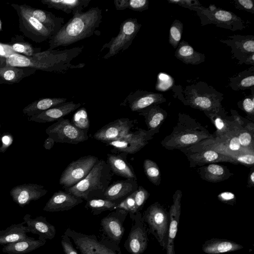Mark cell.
<instances>
[{
	"instance_id": "cell-46",
	"label": "cell",
	"mask_w": 254,
	"mask_h": 254,
	"mask_svg": "<svg viewBox=\"0 0 254 254\" xmlns=\"http://www.w3.org/2000/svg\"><path fill=\"white\" fill-rule=\"evenodd\" d=\"M243 110L248 114L253 115L254 113V88H252V94L246 96L243 100L239 102Z\"/></svg>"
},
{
	"instance_id": "cell-58",
	"label": "cell",
	"mask_w": 254,
	"mask_h": 254,
	"mask_svg": "<svg viewBox=\"0 0 254 254\" xmlns=\"http://www.w3.org/2000/svg\"><path fill=\"white\" fill-rule=\"evenodd\" d=\"M129 0H115L114 3L117 10H123L128 7Z\"/></svg>"
},
{
	"instance_id": "cell-60",
	"label": "cell",
	"mask_w": 254,
	"mask_h": 254,
	"mask_svg": "<svg viewBox=\"0 0 254 254\" xmlns=\"http://www.w3.org/2000/svg\"><path fill=\"white\" fill-rule=\"evenodd\" d=\"M250 181L252 182V184H254V172H253L250 175Z\"/></svg>"
},
{
	"instance_id": "cell-57",
	"label": "cell",
	"mask_w": 254,
	"mask_h": 254,
	"mask_svg": "<svg viewBox=\"0 0 254 254\" xmlns=\"http://www.w3.org/2000/svg\"><path fill=\"white\" fill-rule=\"evenodd\" d=\"M216 112H209L212 114V115L215 117L214 120V123L215 124V126L216 127L218 130L220 132H222L225 130L226 125H225V123L224 121L219 116H217L216 113Z\"/></svg>"
},
{
	"instance_id": "cell-40",
	"label": "cell",
	"mask_w": 254,
	"mask_h": 254,
	"mask_svg": "<svg viewBox=\"0 0 254 254\" xmlns=\"http://www.w3.org/2000/svg\"><path fill=\"white\" fill-rule=\"evenodd\" d=\"M183 30V24L180 20L175 19L169 30V42L174 49H176L181 40Z\"/></svg>"
},
{
	"instance_id": "cell-8",
	"label": "cell",
	"mask_w": 254,
	"mask_h": 254,
	"mask_svg": "<svg viewBox=\"0 0 254 254\" xmlns=\"http://www.w3.org/2000/svg\"><path fill=\"white\" fill-rule=\"evenodd\" d=\"M141 27V24L136 18H129L125 20L120 25L118 34L103 46L102 50L109 49L103 58L109 59L128 49Z\"/></svg>"
},
{
	"instance_id": "cell-47",
	"label": "cell",
	"mask_w": 254,
	"mask_h": 254,
	"mask_svg": "<svg viewBox=\"0 0 254 254\" xmlns=\"http://www.w3.org/2000/svg\"><path fill=\"white\" fill-rule=\"evenodd\" d=\"M169 3L178 4L179 5L197 12L202 7L200 2L195 0H168Z\"/></svg>"
},
{
	"instance_id": "cell-30",
	"label": "cell",
	"mask_w": 254,
	"mask_h": 254,
	"mask_svg": "<svg viewBox=\"0 0 254 254\" xmlns=\"http://www.w3.org/2000/svg\"><path fill=\"white\" fill-rule=\"evenodd\" d=\"M46 243L45 240H36L28 236L23 240L4 245L2 252L8 254H25L44 246Z\"/></svg>"
},
{
	"instance_id": "cell-54",
	"label": "cell",
	"mask_w": 254,
	"mask_h": 254,
	"mask_svg": "<svg viewBox=\"0 0 254 254\" xmlns=\"http://www.w3.org/2000/svg\"><path fill=\"white\" fill-rule=\"evenodd\" d=\"M1 145L0 153H4L13 142V136L10 133H5L1 138Z\"/></svg>"
},
{
	"instance_id": "cell-37",
	"label": "cell",
	"mask_w": 254,
	"mask_h": 254,
	"mask_svg": "<svg viewBox=\"0 0 254 254\" xmlns=\"http://www.w3.org/2000/svg\"><path fill=\"white\" fill-rule=\"evenodd\" d=\"M8 44L15 53L27 57H31L41 50V48L34 47L29 42L24 41L23 37L19 36L12 38Z\"/></svg>"
},
{
	"instance_id": "cell-22",
	"label": "cell",
	"mask_w": 254,
	"mask_h": 254,
	"mask_svg": "<svg viewBox=\"0 0 254 254\" xmlns=\"http://www.w3.org/2000/svg\"><path fill=\"white\" fill-rule=\"evenodd\" d=\"M181 192L180 190L176 191L173 196V203L170 209V222L166 248L167 254H176L174 241L178 231V225L181 214Z\"/></svg>"
},
{
	"instance_id": "cell-2",
	"label": "cell",
	"mask_w": 254,
	"mask_h": 254,
	"mask_svg": "<svg viewBox=\"0 0 254 254\" xmlns=\"http://www.w3.org/2000/svg\"><path fill=\"white\" fill-rule=\"evenodd\" d=\"M102 10L91 7L85 12L78 13L64 24L49 40V50L66 47L91 37L102 21Z\"/></svg>"
},
{
	"instance_id": "cell-50",
	"label": "cell",
	"mask_w": 254,
	"mask_h": 254,
	"mask_svg": "<svg viewBox=\"0 0 254 254\" xmlns=\"http://www.w3.org/2000/svg\"><path fill=\"white\" fill-rule=\"evenodd\" d=\"M61 238V245L64 254H78L68 236L64 234Z\"/></svg>"
},
{
	"instance_id": "cell-19",
	"label": "cell",
	"mask_w": 254,
	"mask_h": 254,
	"mask_svg": "<svg viewBox=\"0 0 254 254\" xmlns=\"http://www.w3.org/2000/svg\"><path fill=\"white\" fill-rule=\"evenodd\" d=\"M83 202V199L65 190L55 192L46 203L43 210L59 212L69 210Z\"/></svg>"
},
{
	"instance_id": "cell-51",
	"label": "cell",
	"mask_w": 254,
	"mask_h": 254,
	"mask_svg": "<svg viewBox=\"0 0 254 254\" xmlns=\"http://www.w3.org/2000/svg\"><path fill=\"white\" fill-rule=\"evenodd\" d=\"M236 8L243 10L252 14L254 13V4L252 0H234Z\"/></svg>"
},
{
	"instance_id": "cell-17",
	"label": "cell",
	"mask_w": 254,
	"mask_h": 254,
	"mask_svg": "<svg viewBox=\"0 0 254 254\" xmlns=\"http://www.w3.org/2000/svg\"><path fill=\"white\" fill-rule=\"evenodd\" d=\"M166 101L161 93L137 90L129 93L121 105H127L131 111L139 113L151 105H159Z\"/></svg>"
},
{
	"instance_id": "cell-27",
	"label": "cell",
	"mask_w": 254,
	"mask_h": 254,
	"mask_svg": "<svg viewBox=\"0 0 254 254\" xmlns=\"http://www.w3.org/2000/svg\"><path fill=\"white\" fill-rule=\"evenodd\" d=\"M243 248V246L234 241L214 238L206 241L202 246V251L207 254H221Z\"/></svg>"
},
{
	"instance_id": "cell-16",
	"label": "cell",
	"mask_w": 254,
	"mask_h": 254,
	"mask_svg": "<svg viewBox=\"0 0 254 254\" xmlns=\"http://www.w3.org/2000/svg\"><path fill=\"white\" fill-rule=\"evenodd\" d=\"M135 120L120 118L105 125L93 135V137L105 143L117 140L131 131Z\"/></svg>"
},
{
	"instance_id": "cell-7",
	"label": "cell",
	"mask_w": 254,
	"mask_h": 254,
	"mask_svg": "<svg viewBox=\"0 0 254 254\" xmlns=\"http://www.w3.org/2000/svg\"><path fill=\"white\" fill-rule=\"evenodd\" d=\"M197 13L201 19L202 25L213 24L217 27L233 31L246 28L245 22L241 17L231 11L217 8L214 5L208 8L203 6Z\"/></svg>"
},
{
	"instance_id": "cell-45",
	"label": "cell",
	"mask_w": 254,
	"mask_h": 254,
	"mask_svg": "<svg viewBox=\"0 0 254 254\" xmlns=\"http://www.w3.org/2000/svg\"><path fill=\"white\" fill-rule=\"evenodd\" d=\"M120 209L127 211L130 214H134V192L132 193L125 199L119 202L116 206V209Z\"/></svg>"
},
{
	"instance_id": "cell-21",
	"label": "cell",
	"mask_w": 254,
	"mask_h": 254,
	"mask_svg": "<svg viewBox=\"0 0 254 254\" xmlns=\"http://www.w3.org/2000/svg\"><path fill=\"white\" fill-rule=\"evenodd\" d=\"M19 8L32 16L53 33H57L64 23V18L56 16L51 12L34 8L28 5L18 4Z\"/></svg>"
},
{
	"instance_id": "cell-15",
	"label": "cell",
	"mask_w": 254,
	"mask_h": 254,
	"mask_svg": "<svg viewBox=\"0 0 254 254\" xmlns=\"http://www.w3.org/2000/svg\"><path fill=\"white\" fill-rule=\"evenodd\" d=\"M152 135L148 130L138 128L117 140L106 143V145L113 147L115 153L134 154L148 143Z\"/></svg>"
},
{
	"instance_id": "cell-18",
	"label": "cell",
	"mask_w": 254,
	"mask_h": 254,
	"mask_svg": "<svg viewBox=\"0 0 254 254\" xmlns=\"http://www.w3.org/2000/svg\"><path fill=\"white\" fill-rule=\"evenodd\" d=\"M47 192V190L41 185L24 184L14 187L9 193L13 201L23 207L31 201L38 200Z\"/></svg>"
},
{
	"instance_id": "cell-36",
	"label": "cell",
	"mask_w": 254,
	"mask_h": 254,
	"mask_svg": "<svg viewBox=\"0 0 254 254\" xmlns=\"http://www.w3.org/2000/svg\"><path fill=\"white\" fill-rule=\"evenodd\" d=\"M190 158L197 165H203L208 163L227 160L234 161L232 158L221 153L212 150H205L201 152H198L190 155Z\"/></svg>"
},
{
	"instance_id": "cell-10",
	"label": "cell",
	"mask_w": 254,
	"mask_h": 254,
	"mask_svg": "<svg viewBox=\"0 0 254 254\" xmlns=\"http://www.w3.org/2000/svg\"><path fill=\"white\" fill-rule=\"evenodd\" d=\"M98 160L96 156L87 155L72 161L63 172L60 185L64 189L75 185L88 175Z\"/></svg>"
},
{
	"instance_id": "cell-5",
	"label": "cell",
	"mask_w": 254,
	"mask_h": 254,
	"mask_svg": "<svg viewBox=\"0 0 254 254\" xmlns=\"http://www.w3.org/2000/svg\"><path fill=\"white\" fill-rule=\"evenodd\" d=\"M148 231L157 240L163 250L166 248L170 222L169 213L158 202L150 205L142 215Z\"/></svg>"
},
{
	"instance_id": "cell-39",
	"label": "cell",
	"mask_w": 254,
	"mask_h": 254,
	"mask_svg": "<svg viewBox=\"0 0 254 254\" xmlns=\"http://www.w3.org/2000/svg\"><path fill=\"white\" fill-rule=\"evenodd\" d=\"M201 169L202 178L210 182H217L227 179L225 169L216 164H210Z\"/></svg>"
},
{
	"instance_id": "cell-43",
	"label": "cell",
	"mask_w": 254,
	"mask_h": 254,
	"mask_svg": "<svg viewBox=\"0 0 254 254\" xmlns=\"http://www.w3.org/2000/svg\"><path fill=\"white\" fill-rule=\"evenodd\" d=\"M174 84V80L172 76L161 72L157 75L155 89L159 91H166L172 88Z\"/></svg>"
},
{
	"instance_id": "cell-6",
	"label": "cell",
	"mask_w": 254,
	"mask_h": 254,
	"mask_svg": "<svg viewBox=\"0 0 254 254\" xmlns=\"http://www.w3.org/2000/svg\"><path fill=\"white\" fill-rule=\"evenodd\" d=\"M64 234L68 236L81 254H122L119 246L113 245L94 235L77 232L69 228Z\"/></svg>"
},
{
	"instance_id": "cell-12",
	"label": "cell",
	"mask_w": 254,
	"mask_h": 254,
	"mask_svg": "<svg viewBox=\"0 0 254 254\" xmlns=\"http://www.w3.org/2000/svg\"><path fill=\"white\" fill-rule=\"evenodd\" d=\"M128 212L117 209L100 221L102 239L119 246L125 232L124 222Z\"/></svg>"
},
{
	"instance_id": "cell-49",
	"label": "cell",
	"mask_w": 254,
	"mask_h": 254,
	"mask_svg": "<svg viewBox=\"0 0 254 254\" xmlns=\"http://www.w3.org/2000/svg\"><path fill=\"white\" fill-rule=\"evenodd\" d=\"M149 6L147 0H129L128 8L135 11H143L147 10Z\"/></svg>"
},
{
	"instance_id": "cell-23",
	"label": "cell",
	"mask_w": 254,
	"mask_h": 254,
	"mask_svg": "<svg viewBox=\"0 0 254 254\" xmlns=\"http://www.w3.org/2000/svg\"><path fill=\"white\" fill-rule=\"evenodd\" d=\"M137 181L126 179L114 182L105 191L102 199L120 202L138 188Z\"/></svg>"
},
{
	"instance_id": "cell-63",
	"label": "cell",
	"mask_w": 254,
	"mask_h": 254,
	"mask_svg": "<svg viewBox=\"0 0 254 254\" xmlns=\"http://www.w3.org/2000/svg\"></svg>"
},
{
	"instance_id": "cell-48",
	"label": "cell",
	"mask_w": 254,
	"mask_h": 254,
	"mask_svg": "<svg viewBox=\"0 0 254 254\" xmlns=\"http://www.w3.org/2000/svg\"><path fill=\"white\" fill-rule=\"evenodd\" d=\"M14 54L9 44L0 43V66H5L6 59Z\"/></svg>"
},
{
	"instance_id": "cell-3",
	"label": "cell",
	"mask_w": 254,
	"mask_h": 254,
	"mask_svg": "<svg viewBox=\"0 0 254 254\" xmlns=\"http://www.w3.org/2000/svg\"><path fill=\"white\" fill-rule=\"evenodd\" d=\"M174 96L184 104L203 111L215 112L221 107L223 94L203 81H199L183 88L175 85L171 88Z\"/></svg>"
},
{
	"instance_id": "cell-34",
	"label": "cell",
	"mask_w": 254,
	"mask_h": 254,
	"mask_svg": "<svg viewBox=\"0 0 254 254\" xmlns=\"http://www.w3.org/2000/svg\"><path fill=\"white\" fill-rule=\"evenodd\" d=\"M64 98H44L36 100L25 106L22 110L23 113L31 117L40 114L51 108L66 102Z\"/></svg>"
},
{
	"instance_id": "cell-53",
	"label": "cell",
	"mask_w": 254,
	"mask_h": 254,
	"mask_svg": "<svg viewBox=\"0 0 254 254\" xmlns=\"http://www.w3.org/2000/svg\"><path fill=\"white\" fill-rule=\"evenodd\" d=\"M238 138L240 145L242 147H247L252 144L253 142L252 136L247 131L241 132L238 135Z\"/></svg>"
},
{
	"instance_id": "cell-35",
	"label": "cell",
	"mask_w": 254,
	"mask_h": 254,
	"mask_svg": "<svg viewBox=\"0 0 254 254\" xmlns=\"http://www.w3.org/2000/svg\"><path fill=\"white\" fill-rule=\"evenodd\" d=\"M254 66L229 78V86L235 91L243 90L254 87Z\"/></svg>"
},
{
	"instance_id": "cell-52",
	"label": "cell",
	"mask_w": 254,
	"mask_h": 254,
	"mask_svg": "<svg viewBox=\"0 0 254 254\" xmlns=\"http://www.w3.org/2000/svg\"><path fill=\"white\" fill-rule=\"evenodd\" d=\"M234 158L235 160L245 165H252L254 163V156L253 153L237 154Z\"/></svg>"
},
{
	"instance_id": "cell-20",
	"label": "cell",
	"mask_w": 254,
	"mask_h": 254,
	"mask_svg": "<svg viewBox=\"0 0 254 254\" xmlns=\"http://www.w3.org/2000/svg\"><path fill=\"white\" fill-rule=\"evenodd\" d=\"M80 106V103H75L73 101L66 102L40 114L29 117L28 120L39 123L57 121L78 109Z\"/></svg>"
},
{
	"instance_id": "cell-28",
	"label": "cell",
	"mask_w": 254,
	"mask_h": 254,
	"mask_svg": "<svg viewBox=\"0 0 254 254\" xmlns=\"http://www.w3.org/2000/svg\"><path fill=\"white\" fill-rule=\"evenodd\" d=\"M41 2L49 8L62 10L73 15L82 12L91 0H41Z\"/></svg>"
},
{
	"instance_id": "cell-31",
	"label": "cell",
	"mask_w": 254,
	"mask_h": 254,
	"mask_svg": "<svg viewBox=\"0 0 254 254\" xmlns=\"http://www.w3.org/2000/svg\"><path fill=\"white\" fill-rule=\"evenodd\" d=\"M23 221L20 223L13 224L4 230H0V245H6L26 239L30 233L29 228L24 226Z\"/></svg>"
},
{
	"instance_id": "cell-59",
	"label": "cell",
	"mask_w": 254,
	"mask_h": 254,
	"mask_svg": "<svg viewBox=\"0 0 254 254\" xmlns=\"http://www.w3.org/2000/svg\"><path fill=\"white\" fill-rule=\"evenodd\" d=\"M55 142L50 137H48L45 140L44 147L46 149H51L54 145Z\"/></svg>"
},
{
	"instance_id": "cell-26",
	"label": "cell",
	"mask_w": 254,
	"mask_h": 254,
	"mask_svg": "<svg viewBox=\"0 0 254 254\" xmlns=\"http://www.w3.org/2000/svg\"><path fill=\"white\" fill-rule=\"evenodd\" d=\"M127 154H108L106 161L114 174L127 179L137 181V177L132 166L127 160Z\"/></svg>"
},
{
	"instance_id": "cell-38",
	"label": "cell",
	"mask_w": 254,
	"mask_h": 254,
	"mask_svg": "<svg viewBox=\"0 0 254 254\" xmlns=\"http://www.w3.org/2000/svg\"><path fill=\"white\" fill-rule=\"evenodd\" d=\"M119 202L106 199L94 198L86 201L85 207L90 209L93 215H98L107 210H114Z\"/></svg>"
},
{
	"instance_id": "cell-41",
	"label": "cell",
	"mask_w": 254,
	"mask_h": 254,
	"mask_svg": "<svg viewBox=\"0 0 254 254\" xmlns=\"http://www.w3.org/2000/svg\"><path fill=\"white\" fill-rule=\"evenodd\" d=\"M71 123L76 127L83 130H89L90 121L86 110L82 107L73 114Z\"/></svg>"
},
{
	"instance_id": "cell-44",
	"label": "cell",
	"mask_w": 254,
	"mask_h": 254,
	"mask_svg": "<svg viewBox=\"0 0 254 254\" xmlns=\"http://www.w3.org/2000/svg\"><path fill=\"white\" fill-rule=\"evenodd\" d=\"M149 196L148 192L142 186H138L134 191L135 214L142 209Z\"/></svg>"
},
{
	"instance_id": "cell-14",
	"label": "cell",
	"mask_w": 254,
	"mask_h": 254,
	"mask_svg": "<svg viewBox=\"0 0 254 254\" xmlns=\"http://www.w3.org/2000/svg\"><path fill=\"white\" fill-rule=\"evenodd\" d=\"M226 40H220L231 48L232 57L238 60V64L254 65V36L234 35Z\"/></svg>"
},
{
	"instance_id": "cell-55",
	"label": "cell",
	"mask_w": 254,
	"mask_h": 254,
	"mask_svg": "<svg viewBox=\"0 0 254 254\" xmlns=\"http://www.w3.org/2000/svg\"><path fill=\"white\" fill-rule=\"evenodd\" d=\"M218 198L222 202L231 205L235 202V195L231 192H223L218 195Z\"/></svg>"
},
{
	"instance_id": "cell-29",
	"label": "cell",
	"mask_w": 254,
	"mask_h": 254,
	"mask_svg": "<svg viewBox=\"0 0 254 254\" xmlns=\"http://www.w3.org/2000/svg\"><path fill=\"white\" fill-rule=\"evenodd\" d=\"M175 57L186 64H199L204 62L205 56L203 54L195 51L189 43L182 40L175 52Z\"/></svg>"
},
{
	"instance_id": "cell-62",
	"label": "cell",
	"mask_w": 254,
	"mask_h": 254,
	"mask_svg": "<svg viewBox=\"0 0 254 254\" xmlns=\"http://www.w3.org/2000/svg\"><path fill=\"white\" fill-rule=\"evenodd\" d=\"M1 125L0 124V130Z\"/></svg>"
},
{
	"instance_id": "cell-33",
	"label": "cell",
	"mask_w": 254,
	"mask_h": 254,
	"mask_svg": "<svg viewBox=\"0 0 254 254\" xmlns=\"http://www.w3.org/2000/svg\"><path fill=\"white\" fill-rule=\"evenodd\" d=\"M37 70L33 68H21L5 65L0 66V78L5 84L17 83Z\"/></svg>"
},
{
	"instance_id": "cell-4",
	"label": "cell",
	"mask_w": 254,
	"mask_h": 254,
	"mask_svg": "<svg viewBox=\"0 0 254 254\" xmlns=\"http://www.w3.org/2000/svg\"><path fill=\"white\" fill-rule=\"evenodd\" d=\"M113 174L106 162L99 160L83 180L64 190L86 201L102 198L110 185Z\"/></svg>"
},
{
	"instance_id": "cell-25",
	"label": "cell",
	"mask_w": 254,
	"mask_h": 254,
	"mask_svg": "<svg viewBox=\"0 0 254 254\" xmlns=\"http://www.w3.org/2000/svg\"><path fill=\"white\" fill-rule=\"evenodd\" d=\"M197 129H175L169 139L170 144L173 147L178 148L194 144L203 138H210V135L206 131H198Z\"/></svg>"
},
{
	"instance_id": "cell-42",
	"label": "cell",
	"mask_w": 254,
	"mask_h": 254,
	"mask_svg": "<svg viewBox=\"0 0 254 254\" xmlns=\"http://www.w3.org/2000/svg\"><path fill=\"white\" fill-rule=\"evenodd\" d=\"M143 168L148 179L154 184L158 185L160 180V172L157 164L152 160L146 159L143 162Z\"/></svg>"
},
{
	"instance_id": "cell-24",
	"label": "cell",
	"mask_w": 254,
	"mask_h": 254,
	"mask_svg": "<svg viewBox=\"0 0 254 254\" xmlns=\"http://www.w3.org/2000/svg\"><path fill=\"white\" fill-rule=\"evenodd\" d=\"M23 220L29 228L30 233L38 235V239L52 240L55 237L56 228L47 221L46 217L40 216L32 218L30 214H26L23 217Z\"/></svg>"
},
{
	"instance_id": "cell-1",
	"label": "cell",
	"mask_w": 254,
	"mask_h": 254,
	"mask_svg": "<svg viewBox=\"0 0 254 254\" xmlns=\"http://www.w3.org/2000/svg\"><path fill=\"white\" fill-rule=\"evenodd\" d=\"M82 48L63 50H49L38 52L31 57L15 53L6 60L5 65L33 68L48 72H62L73 68H81L84 64L72 65L70 62L81 53Z\"/></svg>"
},
{
	"instance_id": "cell-9",
	"label": "cell",
	"mask_w": 254,
	"mask_h": 254,
	"mask_svg": "<svg viewBox=\"0 0 254 254\" xmlns=\"http://www.w3.org/2000/svg\"><path fill=\"white\" fill-rule=\"evenodd\" d=\"M88 130L80 129L74 126L68 119L62 118L46 129V133L55 142L72 144L86 141Z\"/></svg>"
},
{
	"instance_id": "cell-32",
	"label": "cell",
	"mask_w": 254,
	"mask_h": 254,
	"mask_svg": "<svg viewBox=\"0 0 254 254\" xmlns=\"http://www.w3.org/2000/svg\"><path fill=\"white\" fill-rule=\"evenodd\" d=\"M138 114L144 117L148 131L152 135L167 116L165 111L158 105H151L139 112Z\"/></svg>"
},
{
	"instance_id": "cell-11",
	"label": "cell",
	"mask_w": 254,
	"mask_h": 254,
	"mask_svg": "<svg viewBox=\"0 0 254 254\" xmlns=\"http://www.w3.org/2000/svg\"><path fill=\"white\" fill-rule=\"evenodd\" d=\"M11 5L18 15L19 30L26 37L40 43L49 40L54 35L36 18L21 9L18 4L11 3Z\"/></svg>"
},
{
	"instance_id": "cell-56",
	"label": "cell",
	"mask_w": 254,
	"mask_h": 254,
	"mask_svg": "<svg viewBox=\"0 0 254 254\" xmlns=\"http://www.w3.org/2000/svg\"><path fill=\"white\" fill-rule=\"evenodd\" d=\"M228 147L231 151L237 152L241 149L242 146L239 142L238 136H235L230 139L228 143Z\"/></svg>"
},
{
	"instance_id": "cell-13",
	"label": "cell",
	"mask_w": 254,
	"mask_h": 254,
	"mask_svg": "<svg viewBox=\"0 0 254 254\" xmlns=\"http://www.w3.org/2000/svg\"><path fill=\"white\" fill-rule=\"evenodd\" d=\"M129 214L132 220V225L124 243V247L131 254H142L148 245L147 227L142 220L140 212Z\"/></svg>"
},
{
	"instance_id": "cell-61",
	"label": "cell",
	"mask_w": 254,
	"mask_h": 254,
	"mask_svg": "<svg viewBox=\"0 0 254 254\" xmlns=\"http://www.w3.org/2000/svg\"><path fill=\"white\" fill-rule=\"evenodd\" d=\"M5 84L4 82L0 78V84Z\"/></svg>"
}]
</instances>
